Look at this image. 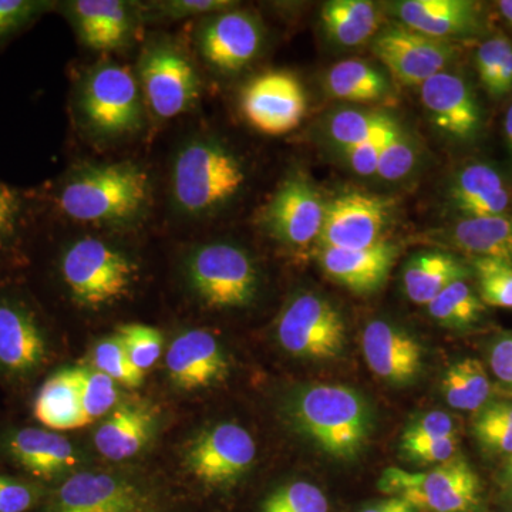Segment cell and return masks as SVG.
I'll use <instances>...</instances> for the list:
<instances>
[{"label": "cell", "mask_w": 512, "mask_h": 512, "mask_svg": "<svg viewBox=\"0 0 512 512\" xmlns=\"http://www.w3.org/2000/svg\"><path fill=\"white\" fill-rule=\"evenodd\" d=\"M396 256V245L380 241L365 249H322L319 262L330 279L350 291L373 293L386 282Z\"/></svg>", "instance_id": "22"}, {"label": "cell", "mask_w": 512, "mask_h": 512, "mask_svg": "<svg viewBox=\"0 0 512 512\" xmlns=\"http://www.w3.org/2000/svg\"><path fill=\"white\" fill-rule=\"evenodd\" d=\"M511 50L512 43L504 35L491 37L490 40L483 43L480 49L477 50L478 74H480L481 82H483L487 92L493 86L495 77L500 72L501 66H503L508 55H510Z\"/></svg>", "instance_id": "47"}, {"label": "cell", "mask_w": 512, "mask_h": 512, "mask_svg": "<svg viewBox=\"0 0 512 512\" xmlns=\"http://www.w3.org/2000/svg\"><path fill=\"white\" fill-rule=\"evenodd\" d=\"M387 114L362 110H340L329 121V134L343 150L383 136L397 126Z\"/></svg>", "instance_id": "34"}, {"label": "cell", "mask_w": 512, "mask_h": 512, "mask_svg": "<svg viewBox=\"0 0 512 512\" xmlns=\"http://www.w3.org/2000/svg\"><path fill=\"white\" fill-rule=\"evenodd\" d=\"M478 443L494 454H512V403L485 404L473 423Z\"/></svg>", "instance_id": "36"}, {"label": "cell", "mask_w": 512, "mask_h": 512, "mask_svg": "<svg viewBox=\"0 0 512 512\" xmlns=\"http://www.w3.org/2000/svg\"><path fill=\"white\" fill-rule=\"evenodd\" d=\"M247 184L241 158L210 136H191L175 151L170 173L173 211L184 220L220 214Z\"/></svg>", "instance_id": "3"}, {"label": "cell", "mask_w": 512, "mask_h": 512, "mask_svg": "<svg viewBox=\"0 0 512 512\" xmlns=\"http://www.w3.org/2000/svg\"><path fill=\"white\" fill-rule=\"evenodd\" d=\"M504 478L508 484L512 485V454L510 458H508L507 466H505Z\"/></svg>", "instance_id": "55"}, {"label": "cell", "mask_w": 512, "mask_h": 512, "mask_svg": "<svg viewBox=\"0 0 512 512\" xmlns=\"http://www.w3.org/2000/svg\"><path fill=\"white\" fill-rule=\"evenodd\" d=\"M362 512H417V508L402 497H389L369 505Z\"/></svg>", "instance_id": "52"}, {"label": "cell", "mask_w": 512, "mask_h": 512, "mask_svg": "<svg viewBox=\"0 0 512 512\" xmlns=\"http://www.w3.org/2000/svg\"><path fill=\"white\" fill-rule=\"evenodd\" d=\"M175 386L198 390L221 382L228 375V360L218 339L207 330H188L171 343L165 357Z\"/></svg>", "instance_id": "19"}, {"label": "cell", "mask_w": 512, "mask_h": 512, "mask_svg": "<svg viewBox=\"0 0 512 512\" xmlns=\"http://www.w3.org/2000/svg\"><path fill=\"white\" fill-rule=\"evenodd\" d=\"M511 487H512V485H511ZM511 503H512V491H511Z\"/></svg>", "instance_id": "56"}, {"label": "cell", "mask_w": 512, "mask_h": 512, "mask_svg": "<svg viewBox=\"0 0 512 512\" xmlns=\"http://www.w3.org/2000/svg\"><path fill=\"white\" fill-rule=\"evenodd\" d=\"M322 23L333 42L353 47L375 35L380 15L375 3L366 0H333L323 6Z\"/></svg>", "instance_id": "30"}, {"label": "cell", "mask_w": 512, "mask_h": 512, "mask_svg": "<svg viewBox=\"0 0 512 512\" xmlns=\"http://www.w3.org/2000/svg\"><path fill=\"white\" fill-rule=\"evenodd\" d=\"M45 332L28 302L0 293V367L28 375L46 362Z\"/></svg>", "instance_id": "17"}, {"label": "cell", "mask_w": 512, "mask_h": 512, "mask_svg": "<svg viewBox=\"0 0 512 512\" xmlns=\"http://www.w3.org/2000/svg\"><path fill=\"white\" fill-rule=\"evenodd\" d=\"M390 204L363 192L339 195L326 204L325 222L318 241L325 248L365 249L382 241L389 222Z\"/></svg>", "instance_id": "16"}, {"label": "cell", "mask_w": 512, "mask_h": 512, "mask_svg": "<svg viewBox=\"0 0 512 512\" xmlns=\"http://www.w3.org/2000/svg\"><path fill=\"white\" fill-rule=\"evenodd\" d=\"M512 89V50L510 55H508L507 59L503 66H501L500 72H498L497 77H495L493 86L488 89V93L494 97L504 96Z\"/></svg>", "instance_id": "51"}, {"label": "cell", "mask_w": 512, "mask_h": 512, "mask_svg": "<svg viewBox=\"0 0 512 512\" xmlns=\"http://www.w3.org/2000/svg\"><path fill=\"white\" fill-rule=\"evenodd\" d=\"M74 123L90 144L113 147L137 137L147 124V106L133 70L103 59L74 84Z\"/></svg>", "instance_id": "2"}, {"label": "cell", "mask_w": 512, "mask_h": 512, "mask_svg": "<svg viewBox=\"0 0 512 512\" xmlns=\"http://www.w3.org/2000/svg\"><path fill=\"white\" fill-rule=\"evenodd\" d=\"M32 222V197L0 181V256L18 249Z\"/></svg>", "instance_id": "33"}, {"label": "cell", "mask_w": 512, "mask_h": 512, "mask_svg": "<svg viewBox=\"0 0 512 512\" xmlns=\"http://www.w3.org/2000/svg\"><path fill=\"white\" fill-rule=\"evenodd\" d=\"M35 498L29 485L0 476V512H26Z\"/></svg>", "instance_id": "49"}, {"label": "cell", "mask_w": 512, "mask_h": 512, "mask_svg": "<svg viewBox=\"0 0 512 512\" xmlns=\"http://www.w3.org/2000/svg\"><path fill=\"white\" fill-rule=\"evenodd\" d=\"M143 507V495L126 480L80 473L59 488L50 512H141Z\"/></svg>", "instance_id": "20"}, {"label": "cell", "mask_w": 512, "mask_h": 512, "mask_svg": "<svg viewBox=\"0 0 512 512\" xmlns=\"http://www.w3.org/2000/svg\"><path fill=\"white\" fill-rule=\"evenodd\" d=\"M64 13L82 45L97 52H117L133 45L143 25L140 3L123 0H73Z\"/></svg>", "instance_id": "14"}, {"label": "cell", "mask_w": 512, "mask_h": 512, "mask_svg": "<svg viewBox=\"0 0 512 512\" xmlns=\"http://www.w3.org/2000/svg\"><path fill=\"white\" fill-rule=\"evenodd\" d=\"M59 268L73 301L89 309L107 308L123 301L138 276L136 261L123 248L90 235L64 247Z\"/></svg>", "instance_id": "5"}, {"label": "cell", "mask_w": 512, "mask_h": 512, "mask_svg": "<svg viewBox=\"0 0 512 512\" xmlns=\"http://www.w3.org/2000/svg\"><path fill=\"white\" fill-rule=\"evenodd\" d=\"M195 45L210 69L235 74L249 66L264 45V29L252 13L228 9L205 16L195 28Z\"/></svg>", "instance_id": "10"}, {"label": "cell", "mask_w": 512, "mask_h": 512, "mask_svg": "<svg viewBox=\"0 0 512 512\" xmlns=\"http://www.w3.org/2000/svg\"><path fill=\"white\" fill-rule=\"evenodd\" d=\"M450 195L464 218L505 215L510 207V192L503 177L488 164L464 167L454 178Z\"/></svg>", "instance_id": "25"}, {"label": "cell", "mask_w": 512, "mask_h": 512, "mask_svg": "<svg viewBox=\"0 0 512 512\" xmlns=\"http://www.w3.org/2000/svg\"><path fill=\"white\" fill-rule=\"evenodd\" d=\"M10 456L37 477H55L76 466V450L55 431L23 429L9 440Z\"/></svg>", "instance_id": "26"}, {"label": "cell", "mask_w": 512, "mask_h": 512, "mask_svg": "<svg viewBox=\"0 0 512 512\" xmlns=\"http://www.w3.org/2000/svg\"><path fill=\"white\" fill-rule=\"evenodd\" d=\"M444 399L460 412H478L488 403L491 383L483 363L466 357L448 367L441 380Z\"/></svg>", "instance_id": "32"}, {"label": "cell", "mask_w": 512, "mask_h": 512, "mask_svg": "<svg viewBox=\"0 0 512 512\" xmlns=\"http://www.w3.org/2000/svg\"><path fill=\"white\" fill-rule=\"evenodd\" d=\"M421 101L431 121L444 133L468 138L481 123L480 107L468 84L457 74L441 72L421 84Z\"/></svg>", "instance_id": "21"}, {"label": "cell", "mask_w": 512, "mask_h": 512, "mask_svg": "<svg viewBox=\"0 0 512 512\" xmlns=\"http://www.w3.org/2000/svg\"><path fill=\"white\" fill-rule=\"evenodd\" d=\"M373 53L404 86H421L430 77L444 72L453 60L456 47L407 28L390 26L375 37Z\"/></svg>", "instance_id": "13"}, {"label": "cell", "mask_w": 512, "mask_h": 512, "mask_svg": "<svg viewBox=\"0 0 512 512\" xmlns=\"http://www.w3.org/2000/svg\"><path fill=\"white\" fill-rule=\"evenodd\" d=\"M467 276L468 269L453 255L421 252L404 266V292L416 305L427 306L447 286L464 281Z\"/></svg>", "instance_id": "28"}, {"label": "cell", "mask_w": 512, "mask_h": 512, "mask_svg": "<svg viewBox=\"0 0 512 512\" xmlns=\"http://www.w3.org/2000/svg\"><path fill=\"white\" fill-rule=\"evenodd\" d=\"M474 269L480 285L481 301L497 308L512 309V262L476 258Z\"/></svg>", "instance_id": "39"}, {"label": "cell", "mask_w": 512, "mask_h": 512, "mask_svg": "<svg viewBox=\"0 0 512 512\" xmlns=\"http://www.w3.org/2000/svg\"><path fill=\"white\" fill-rule=\"evenodd\" d=\"M93 363L97 370L123 386L138 387L143 383L144 373L133 365L123 342L117 335L109 336L97 343L94 348Z\"/></svg>", "instance_id": "40"}, {"label": "cell", "mask_w": 512, "mask_h": 512, "mask_svg": "<svg viewBox=\"0 0 512 512\" xmlns=\"http://www.w3.org/2000/svg\"><path fill=\"white\" fill-rule=\"evenodd\" d=\"M292 416L316 447L339 460L362 453L373 430L372 410L362 394L340 384L302 390L292 404Z\"/></svg>", "instance_id": "4"}, {"label": "cell", "mask_w": 512, "mask_h": 512, "mask_svg": "<svg viewBox=\"0 0 512 512\" xmlns=\"http://www.w3.org/2000/svg\"><path fill=\"white\" fill-rule=\"evenodd\" d=\"M36 419L55 431L76 430L92 421L84 412L80 367H67L50 376L37 393Z\"/></svg>", "instance_id": "24"}, {"label": "cell", "mask_w": 512, "mask_h": 512, "mask_svg": "<svg viewBox=\"0 0 512 512\" xmlns=\"http://www.w3.org/2000/svg\"><path fill=\"white\" fill-rule=\"evenodd\" d=\"M53 5L43 0H0V42L28 28Z\"/></svg>", "instance_id": "44"}, {"label": "cell", "mask_w": 512, "mask_h": 512, "mask_svg": "<svg viewBox=\"0 0 512 512\" xmlns=\"http://www.w3.org/2000/svg\"><path fill=\"white\" fill-rule=\"evenodd\" d=\"M399 127V124H397L396 127L387 131L383 136L372 138V140L366 141V143L345 150L350 167L353 168L356 174L363 175V177L376 175L377 165H379L380 154H382L384 143H386L387 138L392 136L394 131Z\"/></svg>", "instance_id": "48"}, {"label": "cell", "mask_w": 512, "mask_h": 512, "mask_svg": "<svg viewBox=\"0 0 512 512\" xmlns=\"http://www.w3.org/2000/svg\"><path fill=\"white\" fill-rule=\"evenodd\" d=\"M394 9L404 26L434 39L470 35L480 28L476 6L466 0H406Z\"/></svg>", "instance_id": "23"}, {"label": "cell", "mask_w": 512, "mask_h": 512, "mask_svg": "<svg viewBox=\"0 0 512 512\" xmlns=\"http://www.w3.org/2000/svg\"><path fill=\"white\" fill-rule=\"evenodd\" d=\"M431 318L447 328H467L480 318L483 303L466 281L447 286L427 305Z\"/></svg>", "instance_id": "35"}, {"label": "cell", "mask_w": 512, "mask_h": 512, "mask_svg": "<svg viewBox=\"0 0 512 512\" xmlns=\"http://www.w3.org/2000/svg\"><path fill=\"white\" fill-rule=\"evenodd\" d=\"M505 136H507L508 144L512 148V104L510 109L507 111V116H505Z\"/></svg>", "instance_id": "54"}, {"label": "cell", "mask_w": 512, "mask_h": 512, "mask_svg": "<svg viewBox=\"0 0 512 512\" xmlns=\"http://www.w3.org/2000/svg\"><path fill=\"white\" fill-rule=\"evenodd\" d=\"M326 87L335 99L370 103L383 99L389 82L382 72L359 59L343 60L329 70Z\"/></svg>", "instance_id": "31"}, {"label": "cell", "mask_w": 512, "mask_h": 512, "mask_svg": "<svg viewBox=\"0 0 512 512\" xmlns=\"http://www.w3.org/2000/svg\"><path fill=\"white\" fill-rule=\"evenodd\" d=\"M261 512H329V501L315 484L293 481L269 495Z\"/></svg>", "instance_id": "38"}, {"label": "cell", "mask_w": 512, "mask_h": 512, "mask_svg": "<svg viewBox=\"0 0 512 512\" xmlns=\"http://www.w3.org/2000/svg\"><path fill=\"white\" fill-rule=\"evenodd\" d=\"M229 0H160L140 3L143 23H171L178 20L205 18L232 9Z\"/></svg>", "instance_id": "37"}, {"label": "cell", "mask_w": 512, "mask_h": 512, "mask_svg": "<svg viewBox=\"0 0 512 512\" xmlns=\"http://www.w3.org/2000/svg\"><path fill=\"white\" fill-rule=\"evenodd\" d=\"M460 447V437L448 439L402 441L400 448L404 456L416 463L440 464L454 460Z\"/></svg>", "instance_id": "45"}, {"label": "cell", "mask_w": 512, "mask_h": 512, "mask_svg": "<svg viewBox=\"0 0 512 512\" xmlns=\"http://www.w3.org/2000/svg\"><path fill=\"white\" fill-rule=\"evenodd\" d=\"M490 366L500 382L512 386V336L494 343L490 353Z\"/></svg>", "instance_id": "50"}, {"label": "cell", "mask_w": 512, "mask_h": 512, "mask_svg": "<svg viewBox=\"0 0 512 512\" xmlns=\"http://www.w3.org/2000/svg\"><path fill=\"white\" fill-rule=\"evenodd\" d=\"M52 198L67 220L127 231L150 217L153 183L150 173L136 161H84L62 175Z\"/></svg>", "instance_id": "1"}, {"label": "cell", "mask_w": 512, "mask_h": 512, "mask_svg": "<svg viewBox=\"0 0 512 512\" xmlns=\"http://www.w3.org/2000/svg\"><path fill=\"white\" fill-rule=\"evenodd\" d=\"M82 375L83 406L89 420L106 416L119 400L117 383L97 369L80 367Z\"/></svg>", "instance_id": "43"}, {"label": "cell", "mask_w": 512, "mask_h": 512, "mask_svg": "<svg viewBox=\"0 0 512 512\" xmlns=\"http://www.w3.org/2000/svg\"><path fill=\"white\" fill-rule=\"evenodd\" d=\"M416 161V146L412 138L399 127L384 143L376 175L384 181L402 180L412 173Z\"/></svg>", "instance_id": "42"}, {"label": "cell", "mask_w": 512, "mask_h": 512, "mask_svg": "<svg viewBox=\"0 0 512 512\" xmlns=\"http://www.w3.org/2000/svg\"><path fill=\"white\" fill-rule=\"evenodd\" d=\"M460 437V427L450 414L430 412L410 421L402 441L448 439Z\"/></svg>", "instance_id": "46"}, {"label": "cell", "mask_w": 512, "mask_h": 512, "mask_svg": "<svg viewBox=\"0 0 512 512\" xmlns=\"http://www.w3.org/2000/svg\"><path fill=\"white\" fill-rule=\"evenodd\" d=\"M249 126L268 136H284L302 123L308 100L292 73L271 70L249 80L239 97Z\"/></svg>", "instance_id": "11"}, {"label": "cell", "mask_w": 512, "mask_h": 512, "mask_svg": "<svg viewBox=\"0 0 512 512\" xmlns=\"http://www.w3.org/2000/svg\"><path fill=\"white\" fill-rule=\"evenodd\" d=\"M451 241L458 249L476 258L512 262V217L463 218L451 229Z\"/></svg>", "instance_id": "29"}, {"label": "cell", "mask_w": 512, "mask_h": 512, "mask_svg": "<svg viewBox=\"0 0 512 512\" xmlns=\"http://www.w3.org/2000/svg\"><path fill=\"white\" fill-rule=\"evenodd\" d=\"M326 202L305 178L292 175L282 183L262 214L272 238L286 247L308 248L318 241L325 222Z\"/></svg>", "instance_id": "12"}, {"label": "cell", "mask_w": 512, "mask_h": 512, "mask_svg": "<svg viewBox=\"0 0 512 512\" xmlns=\"http://www.w3.org/2000/svg\"><path fill=\"white\" fill-rule=\"evenodd\" d=\"M133 365L141 372H147L156 365L163 352L164 338L160 330L143 323H126L117 329Z\"/></svg>", "instance_id": "41"}, {"label": "cell", "mask_w": 512, "mask_h": 512, "mask_svg": "<svg viewBox=\"0 0 512 512\" xmlns=\"http://www.w3.org/2000/svg\"><path fill=\"white\" fill-rule=\"evenodd\" d=\"M498 9H500L504 19L512 25V0H501V2H498Z\"/></svg>", "instance_id": "53"}, {"label": "cell", "mask_w": 512, "mask_h": 512, "mask_svg": "<svg viewBox=\"0 0 512 512\" xmlns=\"http://www.w3.org/2000/svg\"><path fill=\"white\" fill-rule=\"evenodd\" d=\"M136 77L147 110L157 120H173L192 111L201 99V79L180 40L154 35L138 56Z\"/></svg>", "instance_id": "6"}, {"label": "cell", "mask_w": 512, "mask_h": 512, "mask_svg": "<svg viewBox=\"0 0 512 512\" xmlns=\"http://www.w3.org/2000/svg\"><path fill=\"white\" fill-rule=\"evenodd\" d=\"M279 345L301 359H336L346 346L342 313L323 296L298 293L286 303L276 322Z\"/></svg>", "instance_id": "9"}, {"label": "cell", "mask_w": 512, "mask_h": 512, "mask_svg": "<svg viewBox=\"0 0 512 512\" xmlns=\"http://www.w3.org/2000/svg\"><path fill=\"white\" fill-rule=\"evenodd\" d=\"M154 417L147 407L124 404L101 423L94 444L101 456L113 461L136 456L153 433Z\"/></svg>", "instance_id": "27"}, {"label": "cell", "mask_w": 512, "mask_h": 512, "mask_svg": "<svg viewBox=\"0 0 512 512\" xmlns=\"http://www.w3.org/2000/svg\"><path fill=\"white\" fill-rule=\"evenodd\" d=\"M362 349L367 366L384 382L403 386L419 375L423 360L420 343L386 320H372L366 326Z\"/></svg>", "instance_id": "18"}, {"label": "cell", "mask_w": 512, "mask_h": 512, "mask_svg": "<svg viewBox=\"0 0 512 512\" xmlns=\"http://www.w3.org/2000/svg\"><path fill=\"white\" fill-rule=\"evenodd\" d=\"M256 457L254 437L235 423H221L202 433L187 453L191 473L202 483L231 484L244 476Z\"/></svg>", "instance_id": "15"}, {"label": "cell", "mask_w": 512, "mask_h": 512, "mask_svg": "<svg viewBox=\"0 0 512 512\" xmlns=\"http://www.w3.org/2000/svg\"><path fill=\"white\" fill-rule=\"evenodd\" d=\"M185 278L191 292L208 308H245L259 292V272L244 248L231 242L201 244L188 252Z\"/></svg>", "instance_id": "7"}, {"label": "cell", "mask_w": 512, "mask_h": 512, "mask_svg": "<svg viewBox=\"0 0 512 512\" xmlns=\"http://www.w3.org/2000/svg\"><path fill=\"white\" fill-rule=\"evenodd\" d=\"M379 490L427 512H476L483 500L480 477L461 458L417 473L387 468L380 477Z\"/></svg>", "instance_id": "8"}]
</instances>
